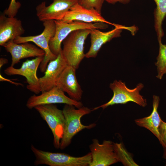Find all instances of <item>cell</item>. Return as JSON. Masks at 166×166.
Masks as SVG:
<instances>
[{
  "label": "cell",
  "mask_w": 166,
  "mask_h": 166,
  "mask_svg": "<svg viewBox=\"0 0 166 166\" xmlns=\"http://www.w3.org/2000/svg\"><path fill=\"white\" fill-rule=\"evenodd\" d=\"M75 108L73 105L65 104L62 110L65 124L60 143V148L61 150L65 149L71 144L73 138L78 132L85 129L93 128L96 125L95 123L84 125L81 122L83 116L92 111L89 108L83 106L77 109Z\"/></svg>",
  "instance_id": "cell-1"
},
{
  "label": "cell",
  "mask_w": 166,
  "mask_h": 166,
  "mask_svg": "<svg viewBox=\"0 0 166 166\" xmlns=\"http://www.w3.org/2000/svg\"><path fill=\"white\" fill-rule=\"evenodd\" d=\"M31 149L35 157L34 164L36 166H89L92 160L90 152L81 156L75 157L65 153L43 151L32 144Z\"/></svg>",
  "instance_id": "cell-2"
},
{
  "label": "cell",
  "mask_w": 166,
  "mask_h": 166,
  "mask_svg": "<svg viewBox=\"0 0 166 166\" xmlns=\"http://www.w3.org/2000/svg\"><path fill=\"white\" fill-rule=\"evenodd\" d=\"M91 30L80 29L71 33L63 41L62 51L67 64L76 69L85 57L84 45L88 36L90 34Z\"/></svg>",
  "instance_id": "cell-3"
},
{
  "label": "cell",
  "mask_w": 166,
  "mask_h": 166,
  "mask_svg": "<svg viewBox=\"0 0 166 166\" xmlns=\"http://www.w3.org/2000/svg\"><path fill=\"white\" fill-rule=\"evenodd\" d=\"M144 87L140 83L133 89L128 88L124 82L121 80H115L111 83L109 88L113 92V96L107 102L94 108L92 111L101 108L104 109L109 106L116 104H124L129 102H133L144 107L147 105V100L140 93Z\"/></svg>",
  "instance_id": "cell-4"
},
{
  "label": "cell",
  "mask_w": 166,
  "mask_h": 166,
  "mask_svg": "<svg viewBox=\"0 0 166 166\" xmlns=\"http://www.w3.org/2000/svg\"><path fill=\"white\" fill-rule=\"evenodd\" d=\"M55 32L50 39L49 47L51 52L56 56L61 50V44L63 41L72 32L83 29H105L108 24L101 22L88 23L79 21L66 22L62 21L54 20Z\"/></svg>",
  "instance_id": "cell-5"
},
{
  "label": "cell",
  "mask_w": 166,
  "mask_h": 166,
  "mask_svg": "<svg viewBox=\"0 0 166 166\" xmlns=\"http://www.w3.org/2000/svg\"><path fill=\"white\" fill-rule=\"evenodd\" d=\"M43 22L44 29L40 34L34 36H21L14 41L15 43L17 44L32 42L44 51L45 55L39 66L40 70L42 73L45 72L49 62L55 59L57 56L51 52L49 47L50 40L54 35L55 32L54 20H47Z\"/></svg>",
  "instance_id": "cell-6"
},
{
  "label": "cell",
  "mask_w": 166,
  "mask_h": 166,
  "mask_svg": "<svg viewBox=\"0 0 166 166\" xmlns=\"http://www.w3.org/2000/svg\"><path fill=\"white\" fill-rule=\"evenodd\" d=\"M34 108L46 122L51 129L53 137L54 146L56 148H60L65 124L62 110L53 104L38 105Z\"/></svg>",
  "instance_id": "cell-7"
},
{
  "label": "cell",
  "mask_w": 166,
  "mask_h": 166,
  "mask_svg": "<svg viewBox=\"0 0 166 166\" xmlns=\"http://www.w3.org/2000/svg\"><path fill=\"white\" fill-rule=\"evenodd\" d=\"M44 57H37L32 60H27L22 63L19 68H15L10 65L4 70V73L9 76L20 75L24 77L28 84L27 89L38 94L41 92V91L37 72Z\"/></svg>",
  "instance_id": "cell-8"
},
{
  "label": "cell",
  "mask_w": 166,
  "mask_h": 166,
  "mask_svg": "<svg viewBox=\"0 0 166 166\" xmlns=\"http://www.w3.org/2000/svg\"><path fill=\"white\" fill-rule=\"evenodd\" d=\"M41 93L40 95L34 94L29 98L26 104L28 108L31 109L38 105L55 104L73 105L77 108L83 106L81 101L68 97L63 91L56 86L48 91Z\"/></svg>",
  "instance_id": "cell-9"
},
{
  "label": "cell",
  "mask_w": 166,
  "mask_h": 166,
  "mask_svg": "<svg viewBox=\"0 0 166 166\" xmlns=\"http://www.w3.org/2000/svg\"><path fill=\"white\" fill-rule=\"evenodd\" d=\"M78 0H53L47 6L43 2L36 7L38 19L43 22L49 20L61 21L71 7L78 3Z\"/></svg>",
  "instance_id": "cell-10"
},
{
  "label": "cell",
  "mask_w": 166,
  "mask_h": 166,
  "mask_svg": "<svg viewBox=\"0 0 166 166\" xmlns=\"http://www.w3.org/2000/svg\"><path fill=\"white\" fill-rule=\"evenodd\" d=\"M92 141L89 146L92 160L89 166H109L118 162L111 141L105 140L101 144L94 139Z\"/></svg>",
  "instance_id": "cell-11"
},
{
  "label": "cell",
  "mask_w": 166,
  "mask_h": 166,
  "mask_svg": "<svg viewBox=\"0 0 166 166\" xmlns=\"http://www.w3.org/2000/svg\"><path fill=\"white\" fill-rule=\"evenodd\" d=\"M123 29L127 30L133 34L137 29L135 26L128 27L117 24L114 29L106 32H101L98 29H91L90 34L91 45L88 51L85 54V57H95L102 46L112 39L120 36Z\"/></svg>",
  "instance_id": "cell-12"
},
{
  "label": "cell",
  "mask_w": 166,
  "mask_h": 166,
  "mask_svg": "<svg viewBox=\"0 0 166 166\" xmlns=\"http://www.w3.org/2000/svg\"><path fill=\"white\" fill-rule=\"evenodd\" d=\"M62 50L56 58L49 62L44 75L39 78L41 92L48 91L56 86L58 78L68 65Z\"/></svg>",
  "instance_id": "cell-13"
},
{
  "label": "cell",
  "mask_w": 166,
  "mask_h": 166,
  "mask_svg": "<svg viewBox=\"0 0 166 166\" xmlns=\"http://www.w3.org/2000/svg\"><path fill=\"white\" fill-rule=\"evenodd\" d=\"M30 42L17 44L10 40L3 45L2 46L11 55V66H14L23 59L44 56L45 52L43 49Z\"/></svg>",
  "instance_id": "cell-14"
},
{
  "label": "cell",
  "mask_w": 166,
  "mask_h": 166,
  "mask_svg": "<svg viewBox=\"0 0 166 166\" xmlns=\"http://www.w3.org/2000/svg\"><path fill=\"white\" fill-rule=\"evenodd\" d=\"M76 70L67 65L58 78L56 86L67 93L70 98L80 101L83 91L77 79Z\"/></svg>",
  "instance_id": "cell-15"
},
{
  "label": "cell",
  "mask_w": 166,
  "mask_h": 166,
  "mask_svg": "<svg viewBox=\"0 0 166 166\" xmlns=\"http://www.w3.org/2000/svg\"><path fill=\"white\" fill-rule=\"evenodd\" d=\"M101 14L95 9L86 8L77 3L71 7L61 21L66 22L73 21L88 23L101 22L115 26L116 24L106 20Z\"/></svg>",
  "instance_id": "cell-16"
},
{
  "label": "cell",
  "mask_w": 166,
  "mask_h": 166,
  "mask_svg": "<svg viewBox=\"0 0 166 166\" xmlns=\"http://www.w3.org/2000/svg\"><path fill=\"white\" fill-rule=\"evenodd\" d=\"M25 32L22 21L14 17H9L3 13L0 15V45L3 46L10 40L14 41L22 36Z\"/></svg>",
  "instance_id": "cell-17"
},
{
  "label": "cell",
  "mask_w": 166,
  "mask_h": 166,
  "mask_svg": "<svg viewBox=\"0 0 166 166\" xmlns=\"http://www.w3.org/2000/svg\"><path fill=\"white\" fill-rule=\"evenodd\" d=\"M153 110L151 114L147 117L136 119L135 121L137 125L150 131L159 140V128L162 120L158 111L160 98L158 96L153 95Z\"/></svg>",
  "instance_id": "cell-18"
},
{
  "label": "cell",
  "mask_w": 166,
  "mask_h": 166,
  "mask_svg": "<svg viewBox=\"0 0 166 166\" xmlns=\"http://www.w3.org/2000/svg\"><path fill=\"white\" fill-rule=\"evenodd\" d=\"M153 0L156 5L154 12V27L159 42H161L164 35L162 24L166 16V0Z\"/></svg>",
  "instance_id": "cell-19"
},
{
  "label": "cell",
  "mask_w": 166,
  "mask_h": 166,
  "mask_svg": "<svg viewBox=\"0 0 166 166\" xmlns=\"http://www.w3.org/2000/svg\"><path fill=\"white\" fill-rule=\"evenodd\" d=\"M114 151L118 162H121L124 166H139L134 161L132 157L125 148L122 143H113Z\"/></svg>",
  "instance_id": "cell-20"
},
{
  "label": "cell",
  "mask_w": 166,
  "mask_h": 166,
  "mask_svg": "<svg viewBox=\"0 0 166 166\" xmlns=\"http://www.w3.org/2000/svg\"><path fill=\"white\" fill-rule=\"evenodd\" d=\"M158 42L159 52L155 65L157 67L158 73L156 77L161 80L166 73V45L163 44L162 42Z\"/></svg>",
  "instance_id": "cell-21"
},
{
  "label": "cell",
  "mask_w": 166,
  "mask_h": 166,
  "mask_svg": "<svg viewBox=\"0 0 166 166\" xmlns=\"http://www.w3.org/2000/svg\"><path fill=\"white\" fill-rule=\"evenodd\" d=\"M105 0H78V3L86 8L94 9L100 13L104 2Z\"/></svg>",
  "instance_id": "cell-22"
},
{
  "label": "cell",
  "mask_w": 166,
  "mask_h": 166,
  "mask_svg": "<svg viewBox=\"0 0 166 166\" xmlns=\"http://www.w3.org/2000/svg\"><path fill=\"white\" fill-rule=\"evenodd\" d=\"M160 134L158 140L164 150L163 157L166 159V122L161 121L159 128Z\"/></svg>",
  "instance_id": "cell-23"
},
{
  "label": "cell",
  "mask_w": 166,
  "mask_h": 166,
  "mask_svg": "<svg viewBox=\"0 0 166 166\" xmlns=\"http://www.w3.org/2000/svg\"><path fill=\"white\" fill-rule=\"evenodd\" d=\"M21 6L19 2L16 0H11L8 8L4 10L3 13L8 17H14Z\"/></svg>",
  "instance_id": "cell-24"
},
{
  "label": "cell",
  "mask_w": 166,
  "mask_h": 166,
  "mask_svg": "<svg viewBox=\"0 0 166 166\" xmlns=\"http://www.w3.org/2000/svg\"><path fill=\"white\" fill-rule=\"evenodd\" d=\"M105 1L108 3L111 4H114L117 2L126 4L128 3L130 0H105Z\"/></svg>",
  "instance_id": "cell-25"
},
{
  "label": "cell",
  "mask_w": 166,
  "mask_h": 166,
  "mask_svg": "<svg viewBox=\"0 0 166 166\" xmlns=\"http://www.w3.org/2000/svg\"><path fill=\"white\" fill-rule=\"evenodd\" d=\"M0 81H6L10 82L11 83L15 85H22V84L18 83H16L13 81H11L10 79L4 77L1 74H0Z\"/></svg>",
  "instance_id": "cell-26"
},
{
  "label": "cell",
  "mask_w": 166,
  "mask_h": 166,
  "mask_svg": "<svg viewBox=\"0 0 166 166\" xmlns=\"http://www.w3.org/2000/svg\"><path fill=\"white\" fill-rule=\"evenodd\" d=\"M8 62V61L7 59L3 57L1 58H0V68L1 69L4 65L7 64Z\"/></svg>",
  "instance_id": "cell-27"
}]
</instances>
